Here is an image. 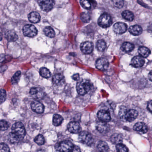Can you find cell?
<instances>
[{"mask_svg": "<svg viewBox=\"0 0 152 152\" xmlns=\"http://www.w3.org/2000/svg\"><path fill=\"white\" fill-rule=\"evenodd\" d=\"M138 113L134 109L127 110L124 106H121L120 109L119 115L120 118L124 121L132 122L136 119L138 116Z\"/></svg>", "mask_w": 152, "mask_h": 152, "instance_id": "obj_1", "label": "cell"}, {"mask_svg": "<svg viewBox=\"0 0 152 152\" xmlns=\"http://www.w3.org/2000/svg\"><path fill=\"white\" fill-rule=\"evenodd\" d=\"M93 84L89 80H82L77 84V91L79 95H84L91 90Z\"/></svg>", "mask_w": 152, "mask_h": 152, "instance_id": "obj_2", "label": "cell"}, {"mask_svg": "<svg viewBox=\"0 0 152 152\" xmlns=\"http://www.w3.org/2000/svg\"><path fill=\"white\" fill-rule=\"evenodd\" d=\"M12 133H13L20 140H22L26 135V129L22 123L17 122L12 125Z\"/></svg>", "mask_w": 152, "mask_h": 152, "instance_id": "obj_3", "label": "cell"}, {"mask_svg": "<svg viewBox=\"0 0 152 152\" xmlns=\"http://www.w3.org/2000/svg\"><path fill=\"white\" fill-rule=\"evenodd\" d=\"M74 146V145L70 141L65 140L57 143L55 145V148L59 152H70Z\"/></svg>", "mask_w": 152, "mask_h": 152, "instance_id": "obj_4", "label": "cell"}, {"mask_svg": "<svg viewBox=\"0 0 152 152\" xmlns=\"http://www.w3.org/2000/svg\"><path fill=\"white\" fill-rule=\"evenodd\" d=\"M98 23L100 26L103 28H107L112 25V18L109 14L104 13L99 18Z\"/></svg>", "mask_w": 152, "mask_h": 152, "instance_id": "obj_5", "label": "cell"}, {"mask_svg": "<svg viewBox=\"0 0 152 152\" xmlns=\"http://www.w3.org/2000/svg\"><path fill=\"white\" fill-rule=\"evenodd\" d=\"M79 139L81 142L87 145H91L94 142V139L92 135L86 131H83L80 133Z\"/></svg>", "mask_w": 152, "mask_h": 152, "instance_id": "obj_6", "label": "cell"}, {"mask_svg": "<svg viewBox=\"0 0 152 152\" xmlns=\"http://www.w3.org/2000/svg\"><path fill=\"white\" fill-rule=\"evenodd\" d=\"M23 33L25 36L34 37L37 35V30L35 26L28 24L23 27Z\"/></svg>", "mask_w": 152, "mask_h": 152, "instance_id": "obj_7", "label": "cell"}, {"mask_svg": "<svg viewBox=\"0 0 152 152\" xmlns=\"http://www.w3.org/2000/svg\"><path fill=\"white\" fill-rule=\"evenodd\" d=\"M38 3L43 11L49 12L53 8L54 0H38Z\"/></svg>", "mask_w": 152, "mask_h": 152, "instance_id": "obj_8", "label": "cell"}, {"mask_svg": "<svg viewBox=\"0 0 152 152\" xmlns=\"http://www.w3.org/2000/svg\"><path fill=\"white\" fill-rule=\"evenodd\" d=\"M29 93L33 98L36 101L42 100L44 95V91L42 88L39 87L32 88Z\"/></svg>", "mask_w": 152, "mask_h": 152, "instance_id": "obj_9", "label": "cell"}, {"mask_svg": "<svg viewBox=\"0 0 152 152\" xmlns=\"http://www.w3.org/2000/svg\"><path fill=\"white\" fill-rule=\"evenodd\" d=\"M95 66L96 68L101 71H105L109 68V61L105 58H100L96 61L95 62Z\"/></svg>", "mask_w": 152, "mask_h": 152, "instance_id": "obj_10", "label": "cell"}, {"mask_svg": "<svg viewBox=\"0 0 152 152\" xmlns=\"http://www.w3.org/2000/svg\"><path fill=\"white\" fill-rule=\"evenodd\" d=\"M97 116L99 120L103 122H109L111 119L110 113L108 110H101L98 112Z\"/></svg>", "mask_w": 152, "mask_h": 152, "instance_id": "obj_11", "label": "cell"}, {"mask_svg": "<svg viewBox=\"0 0 152 152\" xmlns=\"http://www.w3.org/2000/svg\"><path fill=\"white\" fill-rule=\"evenodd\" d=\"M68 129L69 131L72 134H79L82 131V128L80 124L76 121L70 122L68 125Z\"/></svg>", "mask_w": 152, "mask_h": 152, "instance_id": "obj_12", "label": "cell"}, {"mask_svg": "<svg viewBox=\"0 0 152 152\" xmlns=\"http://www.w3.org/2000/svg\"><path fill=\"white\" fill-rule=\"evenodd\" d=\"M94 45L93 43L90 42H86L82 43L80 45V49L83 53L86 54L92 53L93 50Z\"/></svg>", "mask_w": 152, "mask_h": 152, "instance_id": "obj_13", "label": "cell"}, {"mask_svg": "<svg viewBox=\"0 0 152 152\" xmlns=\"http://www.w3.org/2000/svg\"><path fill=\"white\" fill-rule=\"evenodd\" d=\"M113 30L116 34H124L127 30V26L125 23L117 22L113 26Z\"/></svg>", "mask_w": 152, "mask_h": 152, "instance_id": "obj_14", "label": "cell"}, {"mask_svg": "<svg viewBox=\"0 0 152 152\" xmlns=\"http://www.w3.org/2000/svg\"><path fill=\"white\" fill-rule=\"evenodd\" d=\"M145 63L144 59L140 56H135L132 59L131 65L134 67L138 68L142 67Z\"/></svg>", "mask_w": 152, "mask_h": 152, "instance_id": "obj_15", "label": "cell"}, {"mask_svg": "<svg viewBox=\"0 0 152 152\" xmlns=\"http://www.w3.org/2000/svg\"><path fill=\"white\" fill-rule=\"evenodd\" d=\"M96 127L97 130L101 134H106L109 130V126L107 122L100 121L96 123Z\"/></svg>", "mask_w": 152, "mask_h": 152, "instance_id": "obj_16", "label": "cell"}, {"mask_svg": "<svg viewBox=\"0 0 152 152\" xmlns=\"http://www.w3.org/2000/svg\"><path fill=\"white\" fill-rule=\"evenodd\" d=\"M32 110L35 112L37 113H42L44 110V106L43 104L37 101L32 102L31 104Z\"/></svg>", "mask_w": 152, "mask_h": 152, "instance_id": "obj_17", "label": "cell"}, {"mask_svg": "<svg viewBox=\"0 0 152 152\" xmlns=\"http://www.w3.org/2000/svg\"><path fill=\"white\" fill-rule=\"evenodd\" d=\"M134 129L137 132L145 134L148 131V127L146 124L143 122H138L134 125Z\"/></svg>", "mask_w": 152, "mask_h": 152, "instance_id": "obj_18", "label": "cell"}, {"mask_svg": "<svg viewBox=\"0 0 152 152\" xmlns=\"http://www.w3.org/2000/svg\"><path fill=\"white\" fill-rule=\"evenodd\" d=\"M28 19L31 23H37L40 21L41 17L38 12H32L29 14Z\"/></svg>", "mask_w": 152, "mask_h": 152, "instance_id": "obj_19", "label": "cell"}, {"mask_svg": "<svg viewBox=\"0 0 152 152\" xmlns=\"http://www.w3.org/2000/svg\"><path fill=\"white\" fill-rule=\"evenodd\" d=\"M5 38L9 42H15L18 39V35L13 30H9L6 32Z\"/></svg>", "mask_w": 152, "mask_h": 152, "instance_id": "obj_20", "label": "cell"}, {"mask_svg": "<svg viewBox=\"0 0 152 152\" xmlns=\"http://www.w3.org/2000/svg\"><path fill=\"white\" fill-rule=\"evenodd\" d=\"M64 80V76L60 74H55L52 78L53 82L57 86H60L63 84Z\"/></svg>", "mask_w": 152, "mask_h": 152, "instance_id": "obj_21", "label": "cell"}, {"mask_svg": "<svg viewBox=\"0 0 152 152\" xmlns=\"http://www.w3.org/2000/svg\"><path fill=\"white\" fill-rule=\"evenodd\" d=\"M129 32L133 35L138 36L142 33V28L140 26L134 25L130 27Z\"/></svg>", "mask_w": 152, "mask_h": 152, "instance_id": "obj_22", "label": "cell"}, {"mask_svg": "<svg viewBox=\"0 0 152 152\" xmlns=\"http://www.w3.org/2000/svg\"><path fill=\"white\" fill-rule=\"evenodd\" d=\"M121 49L122 50L125 52H130L134 49V45L131 43L126 42L122 45Z\"/></svg>", "mask_w": 152, "mask_h": 152, "instance_id": "obj_23", "label": "cell"}, {"mask_svg": "<svg viewBox=\"0 0 152 152\" xmlns=\"http://www.w3.org/2000/svg\"><path fill=\"white\" fill-rule=\"evenodd\" d=\"M138 53L143 58H146L149 57L151 53V50L147 47L144 46L140 47L138 49Z\"/></svg>", "mask_w": 152, "mask_h": 152, "instance_id": "obj_24", "label": "cell"}, {"mask_svg": "<svg viewBox=\"0 0 152 152\" xmlns=\"http://www.w3.org/2000/svg\"><path fill=\"white\" fill-rule=\"evenodd\" d=\"M97 148L100 152H109V150L108 144L104 141H100L99 142Z\"/></svg>", "mask_w": 152, "mask_h": 152, "instance_id": "obj_25", "label": "cell"}, {"mask_svg": "<svg viewBox=\"0 0 152 152\" xmlns=\"http://www.w3.org/2000/svg\"><path fill=\"white\" fill-rule=\"evenodd\" d=\"M122 16L125 19L128 21H132L134 18V13L130 11L126 10L123 12L122 13Z\"/></svg>", "mask_w": 152, "mask_h": 152, "instance_id": "obj_26", "label": "cell"}, {"mask_svg": "<svg viewBox=\"0 0 152 152\" xmlns=\"http://www.w3.org/2000/svg\"><path fill=\"white\" fill-rule=\"evenodd\" d=\"M63 120V118L59 114H54L53 118V123L55 126H58L62 123Z\"/></svg>", "mask_w": 152, "mask_h": 152, "instance_id": "obj_27", "label": "cell"}, {"mask_svg": "<svg viewBox=\"0 0 152 152\" xmlns=\"http://www.w3.org/2000/svg\"><path fill=\"white\" fill-rule=\"evenodd\" d=\"M45 34L50 38H53L55 36V32L51 27H46L43 30Z\"/></svg>", "mask_w": 152, "mask_h": 152, "instance_id": "obj_28", "label": "cell"}, {"mask_svg": "<svg viewBox=\"0 0 152 152\" xmlns=\"http://www.w3.org/2000/svg\"><path fill=\"white\" fill-rule=\"evenodd\" d=\"M123 138L122 136L119 134H114L111 137V141L114 144L120 143L122 142Z\"/></svg>", "mask_w": 152, "mask_h": 152, "instance_id": "obj_29", "label": "cell"}, {"mask_svg": "<svg viewBox=\"0 0 152 152\" xmlns=\"http://www.w3.org/2000/svg\"><path fill=\"white\" fill-rule=\"evenodd\" d=\"M39 73H40V75L45 78H48L50 77L51 76V73L50 70L45 67L41 68L40 69Z\"/></svg>", "mask_w": 152, "mask_h": 152, "instance_id": "obj_30", "label": "cell"}, {"mask_svg": "<svg viewBox=\"0 0 152 152\" xmlns=\"http://www.w3.org/2000/svg\"><path fill=\"white\" fill-rule=\"evenodd\" d=\"M96 48L99 51L103 52L106 48V43L105 41L100 40L96 43Z\"/></svg>", "mask_w": 152, "mask_h": 152, "instance_id": "obj_31", "label": "cell"}, {"mask_svg": "<svg viewBox=\"0 0 152 152\" xmlns=\"http://www.w3.org/2000/svg\"><path fill=\"white\" fill-rule=\"evenodd\" d=\"M21 75V71H18L13 75L12 76V77L11 78L12 84V85H14V84H17L20 78Z\"/></svg>", "mask_w": 152, "mask_h": 152, "instance_id": "obj_32", "label": "cell"}, {"mask_svg": "<svg viewBox=\"0 0 152 152\" xmlns=\"http://www.w3.org/2000/svg\"><path fill=\"white\" fill-rule=\"evenodd\" d=\"M8 140L12 143H15L18 142L20 141H21L17 136L15 135L13 133H10L9 134L8 137Z\"/></svg>", "mask_w": 152, "mask_h": 152, "instance_id": "obj_33", "label": "cell"}, {"mask_svg": "<svg viewBox=\"0 0 152 152\" xmlns=\"http://www.w3.org/2000/svg\"><path fill=\"white\" fill-rule=\"evenodd\" d=\"M117 151L118 152H128L127 147L122 143H119L116 146Z\"/></svg>", "mask_w": 152, "mask_h": 152, "instance_id": "obj_34", "label": "cell"}, {"mask_svg": "<svg viewBox=\"0 0 152 152\" xmlns=\"http://www.w3.org/2000/svg\"><path fill=\"white\" fill-rule=\"evenodd\" d=\"M35 141L37 144L43 145L44 144L45 139L42 134H38L35 138Z\"/></svg>", "mask_w": 152, "mask_h": 152, "instance_id": "obj_35", "label": "cell"}, {"mask_svg": "<svg viewBox=\"0 0 152 152\" xmlns=\"http://www.w3.org/2000/svg\"><path fill=\"white\" fill-rule=\"evenodd\" d=\"M80 4L81 6L86 10H89L91 8V4L88 0H80Z\"/></svg>", "mask_w": 152, "mask_h": 152, "instance_id": "obj_36", "label": "cell"}, {"mask_svg": "<svg viewBox=\"0 0 152 152\" xmlns=\"http://www.w3.org/2000/svg\"><path fill=\"white\" fill-rule=\"evenodd\" d=\"M9 127V124L7 121L4 120L0 121V130L4 131L7 130Z\"/></svg>", "mask_w": 152, "mask_h": 152, "instance_id": "obj_37", "label": "cell"}, {"mask_svg": "<svg viewBox=\"0 0 152 152\" xmlns=\"http://www.w3.org/2000/svg\"><path fill=\"white\" fill-rule=\"evenodd\" d=\"M112 3L115 7L120 9L124 5V0H112Z\"/></svg>", "mask_w": 152, "mask_h": 152, "instance_id": "obj_38", "label": "cell"}, {"mask_svg": "<svg viewBox=\"0 0 152 152\" xmlns=\"http://www.w3.org/2000/svg\"><path fill=\"white\" fill-rule=\"evenodd\" d=\"M81 19L83 22L87 23V22H89L91 20V18L88 13L84 12L81 14Z\"/></svg>", "mask_w": 152, "mask_h": 152, "instance_id": "obj_39", "label": "cell"}, {"mask_svg": "<svg viewBox=\"0 0 152 152\" xmlns=\"http://www.w3.org/2000/svg\"><path fill=\"white\" fill-rule=\"evenodd\" d=\"M6 97V91L4 89H1L0 90V104H1L5 101Z\"/></svg>", "mask_w": 152, "mask_h": 152, "instance_id": "obj_40", "label": "cell"}, {"mask_svg": "<svg viewBox=\"0 0 152 152\" xmlns=\"http://www.w3.org/2000/svg\"><path fill=\"white\" fill-rule=\"evenodd\" d=\"M0 152H10V148L6 144L0 143Z\"/></svg>", "mask_w": 152, "mask_h": 152, "instance_id": "obj_41", "label": "cell"}, {"mask_svg": "<svg viewBox=\"0 0 152 152\" xmlns=\"http://www.w3.org/2000/svg\"><path fill=\"white\" fill-rule=\"evenodd\" d=\"M12 58H11V57L6 55V54H0V63H3V62H5V61H10L8 59L10 60Z\"/></svg>", "mask_w": 152, "mask_h": 152, "instance_id": "obj_42", "label": "cell"}, {"mask_svg": "<svg viewBox=\"0 0 152 152\" xmlns=\"http://www.w3.org/2000/svg\"><path fill=\"white\" fill-rule=\"evenodd\" d=\"M70 152H81L80 151V148L78 147V146H75L74 145V147H73V149Z\"/></svg>", "mask_w": 152, "mask_h": 152, "instance_id": "obj_43", "label": "cell"}, {"mask_svg": "<svg viewBox=\"0 0 152 152\" xmlns=\"http://www.w3.org/2000/svg\"><path fill=\"white\" fill-rule=\"evenodd\" d=\"M152 101H150V102H148V105H147V109H148V110L151 113L152 112Z\"/></svg>", "mask_w": 152, "mask_h": 152, "instance_id": "obj_44", "label": "cell"}, {"mask_svg": "<svg viewBox=\"0 0 152 152\" xmlns=\"http://www.w3.org/2000/svg\"><path fill=\"white\" fill-rule=\"evenodd\" d=\"M72 79L75 80H78L79 79V74H75L72 77Z\"/></svg>", "mask_w": 152, "mask_h": 152, "instance_id": "obj_45", "label": "cell"}, {"mask_svg": "<svg viewBox=\"0 0 152 152\" xmlns=\"http://www.w3.org/2000/svg\"><path fill=\"white\" fill-rule=\"evenodd\" d=\"M148 77H149V79L151 81H152V71H151L150 73H149V75H148Z\"/></svg>", "mask_w": 152, "mask_h": 152, "instance_id": "obj_46", "label": "cell"}, {"mask_svg": "<svg viewBox=\"0 0 152 152\" xmlns=\"http://www.w3.org/2000/svg\"><path fill=\"white\" fill-rule=\"evenodd\" d=\"M36 152H46L45 151L43 150H39L38 151H37Z\"/></svg>", "mask_w": 152, "mask_h": 152, "instance_id": "obj_47", "label": "cell"}, {"mask_svg": "<svg viewBox=\"0 0 152 152\" xmlns=\"http://www.w3.org/2000/svg\"><path fill=\"white\" fill-rule=\"evenodd\" d=\"M2 39V34L0 33V41H1Z\"/></svg>", "mask_w": 152, "mask_h": 152, "instance_id": "obj_48", "label": "cell"}, {"mask_svg": "<svg viewBox=\"0 0 152 152\" xmlns=\"http://www.w3.org/2000/svg\"><path fill=\"white\" fill-rule=\"evenodd\" d=\"M60 152L58 151V152Z\"/></svg>", "mask_w": 152, "mask_h": 152, "instance_id": "obj_49", "label": "cell"}]
</instances>
